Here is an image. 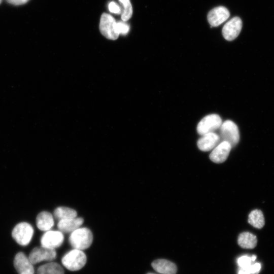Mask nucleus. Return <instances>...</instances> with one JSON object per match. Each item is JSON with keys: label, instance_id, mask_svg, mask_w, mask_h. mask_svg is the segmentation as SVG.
<instances>
[{"label": "nucleus", "instance_id": "obj_1", "mask_svg": "<svg viewBox=\"0 0 274 274\" xmlns=\"http://www.w3.org/2000/svg\"><path fill=\"white\" fill-rule=\"evenodd\" d=\"M68 241L74 249L83 251L92 244L93 234L88 228L79 227L71 233Z\"/></svg>", "mask_w": 274, "mask_h": 274}, {"label": "nucleus", "instance_id": "obj_2", "mask_svg": "<svg viewBox=\"0 0 274 274\" xmlns=\"http://www.w3.org/2000/svg\"><path fill=\"white\" fill-rule=\"evenodd\" d=\"M87 258L82 250L74 249L66 253L62 257L63 265L68 270L77 271L85 265Z\"/></svg>", "mask_w": 274, "mask_h": 274}, {"label": "nucleus", "instance_id": "obj_3", "mask_svg": "<svg viewBox=\"0 0 274 274\" xmlns=\"http://www.w3.org/2000/svg\"><path fill=\"white\" fill-rule=\"evenodd\" d=\"M221 141H226L232 147L239 142V133L237 126L232 121L227 120L222 123L220 128Z\"/></svg>", "mask_w": 274, "mask_h": 274}, {"label": "nucleus", "instance_id": "obj_4", "mask_svg": "<svg viewBox=\"0 0 274 274\" xmlns=\"http://www.w3.org/2000/svg\"><path fill=\"white\" fill-rule=\"evenodd\" d=\"M33 232V228L29 223L22 222L14 227L12 236L19 245L25 246L30 242Z\"/></svg>", "mask_w": 274, "mask_h": 274}, {"label": "nucleus", "instance_id": "obj_5", "mask_svg": "<svg viewBox=\"0 0 274 274\" xmlns=\"http://www.w3.org/2000/svg\"><path fill=\"white\" fill-rule=\"evenodd\" d=\"M99 30L104 37L110 40H115L119 36L117 22L113 16L107 13H103L101 16Z\"/></svg>", "mask_w": 274, "mask_h": 274}, {"label": "nucleus", "instance_id": "obj_6", "mask_svg": "<svg viewBox=\"0 0 274 274\" xmlns=\"http://www.w3.org/2000/svg\"><path fill=\"white\" fill-rule=\"evenodd\" d=\"M222 123V119L218 114H213L207 115L198 123L197 131L201 135L214 132L219 129Z\"/></svg>", "mask_w": 274, "mask_h": 274}, {"label": "nucleus", "instance_id": "obj_7", "mask_svg": "<svg viewBox=\"0 0 274 274\" xmlns=\"http://www.w3.org/2000/svg\"><path fill=\"white\" fill-rule=\"evenodd\" d=\"M63 241L64 235L60 230L50 229L46 231L41 238V246L52 249L59 247Z\"/></svg>", "mask_w": 274, "mask_h": 274}, {"label": "nucleus", "instance_id": "obj_8", "mask_svg": "<svg viewBox=\"0 0 274 274\" xmlns=\"http://www.w3.org/2000/svg\"><path fill=\"white\" fill-rule=\"evenodd\" d=\"M56 255L55 249L41 246L33 248L30 253L28 258L33 265L42 261H51L56 258Z\"/></svg>", "mask_w": 274, "mask_h": 274}, {"label": "nucleus", "instance_id": "obj_9", "mask_svg": "<svg viewBox=\"0 0 274 274\" xmlns=\"http://www.w3.org/2000/svg\"><path fill=\"white\" fill-rule=\"evenodd\" d=\"M242 28V21L238 17H234L228 21L223 27L222 35L225 39L230 41L239 34Z\"/></svg>", "mask_w": 274, "mask_h": 274}, {"label": "nucleus", "instance_id": "obj_10", "mask_svg": "<svg viewBox=\"0 0 274 274\" xmlns=\"http://www.w3.org/2000/svg\"><path fill=\"white\" fill-rule=\"evenodd\" d=\"M228 10L223 6L212 9L208 14V20L211 27H216L225 21L229 17Z\"/></svg>", "mask_w": 274, "mask_h": 274}, {"label": "nucleus", "instance_id": "obj_11", "mask_svg": "<svg viewBox=\"0 0 274 274\" xmlns=\"http://www.w3.org/2000/svg\"><path fill=\"white\" fill-rule=\"evenodd\" d=\"M231 145L226 141H221L212 150L210 158L214 162L222 163L227 158L231 149Z\"/></svg>", "mask_w": 274, "mask_h": 274}, {"label": "nucleus", "instance_id": "obj_12", "mask_svg": "<svg viewBox=\"0 0 274 274\" xmlns=\"http://www.w3.org/2000/svg\"><path fill=\"white\" fill-rule=\"evenodd\" d=\"M14 265L18 274H34L33 264L22 252H19L15 255Z\"/></svg>", "mask_w": 274, "mask_h": 274}, {"label": "nucleus", "instance_id": "obj_13", "mask_svg": "<svg viewBox=\"0 0 274 274\" xmlns=\"http://www.w3.org/2000/svg\"><path fill=\"white\" fill-rule=\"evenodd\" d=\"M219 135L214 132H210L201 135L198 139L197 145L198 148L202 151L213 150L220 142Z\"/></svg>", "mask_w": 274, "mask_h": 274}, {"label": "nucleus", "instance_id": "obj_14", "mask_svg": "<svg viewBox=\"0 0 274 274\" xmlns=\"http://www.w3.org/2000/svg\"><path fill=\"white\" fill-rule=\"evenodd\" d=\"M84 222L82 217H75L58 220L57 228L62 232L71 233L80 227Z\"/></svg>", "mask_w": 274, "mask_h": 274}, {"label": "nucleus", "instance_id": "obj_15", "mask_svg": "<svg viewBox=\"0 0 274 274\" xmlns=\"http://www.w3.org/2000/svg\"><path fill=\"white\" fill-rule=\"evenodd\" d=\"M154 269L160 274H176L177 268L174 263L165 259H157L152 263Z\"/></svg>", "mask_w": 274, "mask_h": 274}, {"label": "nucleus", "instance_id": "obj_16", "mask_svg": "<svg viewBox=\"0 0 274 274\" xmlns=\"http://www.w3.org/2000/svg\"><path fill=\"white\" fill-rule=\"evenodd\" d=\"M36 225L42 231H46L51 229L54 225L53 215L47 211L40 212L36 218Z\"/></svg>", "mask_w": 274, "mask_h": 274}, {"label": "nucleus", "instance_id": "obj_17", "mask_svg": "<svg viewBox=\"0 0 274 274\" xmlns=\"http://www.w3.org/2000/svg\"><path fill=\"white\" fill-rule=\"evenodd\" d=\"M237 241L241 247L252 249L256 246L257 239L256 236L252 233L244 232L239 234Z\"/></svg>", "mask_w": 274, "mask_h": 274}, {"label": "nucleus", "instance_id": "obj_18", "mask_svg": "<svg viewBox=\"0 0 274 274\" xmlns=\"http://www.w3.org/2000/svg\"><path fill=\"white\" fill-rule=\"evenodd\" d=\"M37 274H64L63 268L58 263L50 262L40 266Z\"/></svg>", "mask_w": 274, "mask_h": 274}, {"label": "nucleus", "instance_id": "obj_19", "mask_svg": "<svg viewBox=\"0 0 274 274\" xmlns=\"http://www.w3.org/2000/svg\"><path fill=\"white\" fill-rule=\"evenodd\" d=\"M53 216L58 220L72 218L77 217L76 211L66 207L56 208L53 212Z\"/></svg>", "mask_w": 274, "mask_h": 274}, {"label": "nucleus", "instance_id": "obj_20", "mask_svg": "<svg viewBox=\"0 0 274 274\" xmlns=\"http://www.w3.org/2000/svg\"><path fill=\"white\" fill-rule=\"evenodd\" d=\"M248 222L253 227L260 229L264 225V218L262 212L259 210L252 211L249 215Z\"/></svg>", "mask_w": 274, "mask_h": 274}, {"label": "nucleus", "instance_id": "obj_21", "mask_svg": "<svg viewBox=\"0 0 274 274\" xmlns=\"http://www.w3.org/2000/svg\"><path fill=\"white\" fill-rule=\"evenodd\" d=\"M122 4L123 9L121 15V19L125 22L128 20L132 15V7L129 0H119Z\"/></svg>", "mask_w": 274, "mask_h": 274}, {"label": "nucleus", "instance_id": "obj_22", "mask_svg": "<svg viewBox=\"0 0 274 274\" xmlns=\"http://www.w3.org/2000/svg\"><path fill=\"white\" fill-rule=\"evenodd\" d=\"M256 259V255H252L251 256L243 255L237 259V263L240 268H245L254 263Z\"/></svg>", "mask_w": 274, "mask_h": 274}, {"label": "nucleus", "instance_id": "obj_23", "mask_svg": "<svg viewBox=\"0 0 274 274\" xmlns=\"http://www.w3.org/2000/svg\"><path fill=\"white\" fill-rule=\"evenodd\" d=\"M260 269L261 264L258 262H254L248 267L240 268L238 274H257Z\"/></svg>", "mask_w": 274, "mask_h": 274}, {"label": "nucleus", "instance_id": "obj_24", "mask_svg": "<svg viewBox=\"0 0 274 274\" xmlns=\"http://www.w3.org/2000/svg\"><path fill=\"white\" fill-rule=\"evenodd\" d=\"M117 29L119 34L126 35L129 30V26L124 21L117 22Z\"/></svg>", "mask_w": 274, "mask_h": 274}, {"label": "nucleus", "instance_id": "obj_25", "mask_svg": "<svg viewBox=\"0 0 274 274\" xmlns=\"http://www.w3.org/2000/svg\"><path fill=\"white\" fill-rule=\"evenodd\" d=\"M109 10L111 13L116 14H121L122 11L120 7L114 2L110 3L109 4Z\"/></svg>", "mask_w": 274, "mask_h": 274}, {"label": "nucleus", "instance_id": "obj_26", "mask_svg": "<svg viewBox=\"0 0 274 274\" xmlns=\"http://www.w3.org/2000/svg\"><path fill=\"white\" fill-rule=\"evenodd\" d=\"M29 0H7V1L15 5H19L26 3Z\"/></svg>", "mask_w": 274, "mask_h": 274}, {"label": "nucleus", "instance_id": "obj_27", "mask_svg": "<svg viewBox=\"0 0 274 274\" xmlns=\"http://www.w3.org/2000/svg\"><path fill=\"white\" fill-rule=\"evenodd\" d=\"M147 274H156V273H152V272H150V273H148Z\"/></svg>", "mask_w": 274, "mask_h": 274}, {"label": "nucleus", "instance_id": "obj_28", "mask_svg": "<svg viewBox=\"0 0 274 274\" xmlns=\"http://www.w3.org/2000/svg\"><path fill=\"white\" fill-rule=\"evenodd\" d=\"M1 2H2V0H0V4H1Z\"/></svg>", "mask_w": 274, "mask_h": 274}]
</instances>
